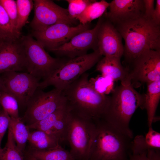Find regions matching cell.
Masks as SVG:
<instances>
[{
  "label": "cell",
  "instance_id": "1",
  "mask_svg": "<svg viewBox=\"0 0 160 160\" xmlns=\"http://www.w3.org/2000/svg\"><path fill=\"white\" fill-rule=\"evenodd\" d=\"M124 41L127 65L144 52L160 51V25L144 16L113 24Z\"/></svg>",
  "mask_w": 160,
  "mask_h": 160
},
{
  "label": "cell",
  "instance_id": "2",
  "mask_svg": "<svg viewBox=\"0 0 160 160\" xmlns=\"http://www.w3.org/2000/svg\"><path fill=\"white\" fill-rule=\"evenodd\" d=\"M111 93L106 109L101 119L133 139V133L129 127L130 121L138 108L143 109L144 95L136 90L129 81L121 82Z\"/></svg>",
  "mask_w": 160,
  "mask_h": 160
},
{
  "label": "cell",
  "instance_id": "3",
  "mask_svg": "<svg viewBox=\"0 0 160 160\" xmlns=\"http://www.w3.org/2000/svg\"><path fill=\"white\" fill-rule=\"evenodd\" d=\"M89 74L84 73L62 91L66 104L71 112L87 119L95 121L103 117L109 96L97 92L90 84Z\"/></svg>",
  "mask_w": 160,
  "mask_h": 160
},
{
  "label": "cell",
  "instance_id": "4",
  "mask_svg": "<svg viewBox=\"0 0 160 160\" xmlns=\"http://www.w3.org/2000/svg\"><path fill=\"white\" fill-rule=\"evenodd\" d=\"M95 121V130L89 160H124L132 139L101 119Z\"/></svg>",
  "mask_w": 160,
  "mask_h": 160
},
{
  "label": "cell",
  "instance_id": "5",
  "mask_svg": "<svg viewBox=\"0 0 160 160\" xmlns=\"http://www.w3.org/2000/svg\"><path fill=\"white\" fill-rule=\"evenodd\" d=\"M102 56L97 49L91 53L69 59L40 82L38 88L42 89L51 86L63 91L97 64Z\"/></svg>",
  "mask_w": 160,
  "mask_h": 160
},
{
  "label": "cell",
  "instance_id": "6",
  "mask_svg": "<svg viewBox=\"0 0 160 160\" xmlns=\"http://www.w3.org/2000/svg\"><path fill=\"white\" fill-rule=\"evenodd\" d=\"M20 40L24 53L26 72L39 80L47 78L66 60L51 56L31 34L22 35Z\"/></svg>",
  "mask_w": 160,
  "mask_h": 160
},
{
  "label": "cell",
  "instance_id": "7",
  "mask_svg": "<svg viewBox=\"0 0 160 160\" xmlns=\"http://www.w3.org/2000/svg\"><path fill=\"white\" fill-rule=\"evenodd\" d=\"M95 128L94 121L70 111L66 141L70 146V152L75 160H89Z\"/></svg>",
  "mask_w": 160,
  "mask_h": 160
},
{
  "label": "cell",
  "instance_id": "8",
  "mask_svg": "<svg viewBox=\"0 0 160 160\" xmlns=\"http://www.w3.org/2000/svg\"><path fill=\"white\" fill-rule=\"evenodd\" d=\"M66 105L62 91L54 88L47 92L38 88L29 99L23 117V122L29 125L44 119Z\"/></svg>",
  "mask_w": 160,
  "mask_h": 160
},
{
  "label": "cell",
  "instance_id": "9",
  "mask_svg": "<svg viewBox=\"0 0 160 160\" xmlns=\"http://www.w3.org/2000/svg\"><path fill=\"white\" fill-rule=\"evenodd\" d=\"M134 87L160 79V51H146L125 67Z\"/></svg>",
  "mask_w": 160,
  "mask_h": 160
},
{
  "label": "cell",
  "instance_id": "10",
  "mask_svg": "<svg viewBox=\"0 0 160 160\" xmlns=\"http://www.w3.org/2000/svg\"><path fill=\"white\" fill-rule=\"evenodd\" d=\"M34 14L31 22L32 31H40L58 23L70 26L77 23V20L69 16L67 9L62 7L50 0L33 1Z\"/></svg>",
  "mask_w": 160,
  "mask_h": 160
},
{
  "label": "cell",
  "instance_id": "11",
  "mask_svg": "<svg viewBox=\"0 0 160 160\" xmlns=\"http://www.w3.org/2000/svg\"><path fill=\"white\" fill-rule=\"evenodd\" d=\"M4 91L13 96L19 105H26L39 88V80L27 72L8 71L0 75Z\"/></svg>",
  "mask_w": 160,
  "mask_h": 160
},
{
  "label": "cell",
  "instance_id": "12",
  "mask_svg": "<svg viewBox=\"0 0 160 160\" xmlns=\"http://www.w3.org/2000/svg\"><path fill=\"white\" fill-rule=\"evenodd\" d=\"M89 28V23H79L71 26L63 23H58L41 31H32L31 35L49 51L67 42L77 34Z\"/></svg>",
  "mask_w": 160,
  "mask_h": 160
},
{
  "label": "cell",
  "instance_id": "13",
  "mask_svg": "<svg viewBox=\"0 0 160 160\" xmlns=\"http://www.w3.org/2000/svg\"><path fill=\"white\" fill-rule=\"evenodd\" d=\"M103 19L99 18L93 28L77 34L67 42L49 51L70 59L87 54L90 49H97V34Z\"/></svg>",
  "mask_w": 160,
  "mask_h": 160
},
{
  "label": "cell",
  "instance_id": "14",
  "mask_svg": "<svg viewBox=\"0 0 160 160\" xmlns=\"http://www.w3.org/2000/svg\"><path fill=\"white\" fill-rule=\"evenodd\" d=\"M122 39L113 24L103 18L97 34V49L100 54L104 57L121 58L124 50Z\"/></svg>",
  "mask_w": 160,
  "mask_h": 160
},
{
  "label": "cell",
  "instance_id": "15",
  "mask_svg": "<svg viewBox=\"0 0 160 160\" xmlns=\"http://www.w3.org/2000/svg\"><path fill=\"white\" fill-rule=\"evenodd\" d=\"M70 111L66 104L42 120L26 126L29 129L44 131L57 139L60 143L66 141Z\"/></svg>",
  "mask_w": 160,
  "mask_h": 160
},
{
  "label": "cell",
  "instance_id": "16",
  "mask_svg": "<svg viewBox=\"0 0 160 160\" xmlns=\"http://www.w3.org/2000/svg\"><path fill=\"white\" fill-rule=\"evenodd\" d=\"M109 11L104 14L112 24L144 15L143 0H113L109 3Z\"/></svg>",
  "mask_w": 160,
  "mask_h": 160
},
{
  "label": "cell",
  "instance_id": "17",
  "mask_svg": "<svg viewBox=\"0 0 160 160\" xmlns=\"http://www.w3.org/2000/svg\"><path fill=\"white\" fill-rule=\"evenodd\" d=\"M20 39L2 43L0 47V75L8 71H26L24 53Z\"/></svg>",
  "mask_w": 160,
  "mask_h": 160
},
{
  "label": "cell",
  "instance_id": "18",
  "mask_svg": "<svg viewBox=\"0 0 160 160\" xmlns=\"http://www.w3.org/2000/svg\"><path fill=\"white\" fill-rule=\"evenodd\" d=\"M121 59L116 57H104L97 63L96 70L100 72L102 75L111 78L114 82L130 81L128 71L122 65Z\"/></svg>",
  "mask_w": 160,
  "mask_h": 160
},
{
  "label": "cell",
  "instance_id": "19",
  "mask_svg": "<svg viewBox=\"0 0 160 160\" xmlns=\"http://www.w3.org/2000/svg\"><path fill=\"white\" fill-rule=\"evenodd\" d=\"M160 150V133L148 127L145 135H138L132 139L130 144L132 154L139 153L150 149Z\"/></svg>",
  "mask_w": 160,
  "mask_h": 160
},
{
  "label": "cell",
  "instance_id": "20",
  "mask_svg": "<svg viewBox=\"0 0 160 160\" xmlns=\"http://www.w3.org/2000/svg\"><path fill=\"white\" fill-rule=\"evenodd\" d=\"M143 109L146 110L148 127H152L156 119V112L160 99V79L147 84Z\"/></svg>",
  "mask_w": 160,
  "mask_h": 160
},
{
  "label": "cell",
  "instance_id": "21",
  "mask_svg": "<svg viewBox=\"0 0 160 160\" xmlns=\"http://www.w3.org/2000/svg\"><path fill=\"white\" fill-rule=\"evenodd\" d=\"M29 132L28 139L31 149L47 150L58 147L61 145L59 140L55 137L40 130Z\"/></svg>",
  "mask_w": 160,
  "mask_h": 160
},
{
  "label": "cell",
  "instance_id": "22",
  "mask_svg": "<svg viewBox=\"0 0 160 160\" xmlns=\"http://www.w3.org/2000/svg\"><path fill=\"white\" fill-rule=\"evenodd\" d=\"M21 32L14 27L4 8L0 5V41L2 43L20 39Z\"/></svg>",
  "mask_w": 160,
  "mask_h": 160
},
{
  "label": "cell",
  "instance_id": "23",
  "mask_svg": "<svg viewBox=\"0 0 160 160\" xmlns=\"http://www.w3.org/2000/svg\"><path fill=\"white\" fill-rule=\"evenodd\" d=\"M109 3L104 0H94L78 17L76 20L82 24L89 23L93 20L101 17L106 12Z\"/></svg>",
  "mask_w": 160,
  "mask_h": 160
},
{
  "label": "cell",
  "instance_id": "24",
  "mask_svg": "<svg viewBox=\"0 0 160 160\" xmlns=\"http://www.w3.org/2000/svg\"><path fill=\"white\" fill-rule=\"evenodd\" d=\"M8 129L12 133L18 148L24 152L30 132L26 125L20 117H10Z\"/></svg>",
  "mask_w": 160,
  "mask_h": 160
},
{
  "label": "cell",
  "instance_id": "25",
  "mask_svg": "<svg viewBox=\"0 0 160 160\" xmlns=\"http://www.w3.org/2000/svg\"><path fill=\"white\" fill-rule=\"evenodd\" d=\"M28 152L38 160H75L70 152L61 146L47 150L31 149Z\"/></svg>",
  "mask_w": 160,
  "mask_h": 160
},
{
  "label": "cell",
  "instance_id": "26",
  "mask_svg": "<svg viewBox=\"0 0 160 160\" xmlns=\"http://www.w3.org/2000/svg\"><path fill=\"white\" fill-rule=\"evenodd\" d=\"M1 160H25L24 152L17 148L12 135L8 129L6 145L2 148Z\"/></svg>",
  "mask_w": 160,
  "mask_h": 160
},
{
  "label": "cell",
  "instance_id": "27",
  "mask_svg": "<svg viewBox=\"0 0 160 160\" xmlns=\"http://www.w3.org/2000/svg\"><path fill=\"white\" fill-rule=\"evenodd\" d=\"M93 88L97 92L102 95H107L113 90L114 81L111 78L98 75L95 78L89 80Z\"/></svg>",
  "mask_w": 160,
  "mask_h": 160
},
{
  "label": "cell",
  "instance_id": "28",
  "mask_svg": "<svg viewBox=\"0 0 160 160\" xmlns=\"http://www.w3.org/2000/svg\"><path fill=\"white\" fill-rule=\"evenodd\" d=\"M19 105L17 100L12 95L5 91L2 93L0 97V105L11 118H20Z\"/></svg>",
  "mask_w": 160,
  "mask_h": 160
},
{
  "label": "cell",
  "instance_id": "29",
  "mask_svg": "<svg viewBox=\"0 0 160 160\" xmlns=\"http://www.w3.org/2000/svg\"><path fill=\"white\" fill-rule=\"evenodd\" d=\"M16 1L18 14L17 30L20 32L25 25L30 13L34 7L32 0H17Z\"/></svg>",
  "mask_w": 160,
  "mask_h": 160
},
{
  "label": "cell",
  "instance_id": "30",
  "mask_svg": "<svg viewBox=\"0 0 160 160\" xmlns=\"http://www.w3.org/2000/svg\"><path fill=\"white\" fill-rule=\"evenodd\" d=\"M94 0H66L68 4L67 9L69 17L76 20L78 17L87 6Z\"/></svg>",
  "mask_w": 160,
  "mask_h": 160
},
{
  "label": "cell",
  "instance_id": "31",
  "mask_svg": "<svg viewBox=\"0 0 160 160\" xmlns=\"http://www.w3.org/2000/svg\"><path fill=\"white\" fill-rule=\"evenodd\" d=\"M0 5L4 8L13 26L17 29L18 14L16 1L14 0H0Z\"/></svg>",
  "mask_w": 160,
  "mask_h": 160
},
{
  "label": "cell",
  "instance_id": "32",
  "mask_svg": "<svg viewBox=\"0 0 160 160\" xmlns=\"http://www.w3.org/2000/svg\"><path fill=\"white\" fill-rule=\"evenodd\" d=\"M129 160H160V150L150 149L129 156Z\"/></svg>",
  "mask_w": 160,
  "mask_h": 160
},
{
  "label": "cell",
  "instance_id": "33",
  "mask_svg": "<svg viewBox=\"0 0 160 160\" xmlns=\"http://www.w3.org/2000/svg\"><path fill=\"white\" fill-rule=\"evenodd\" d=\"M10 117L2 109L0 111V145L2 138L8 129Z\"/></svg>",
  "mask_w": 160,
  "mask_h": 160
},
{
  "label": "cell",
  "instance_id": "34",
  "mask_svg": "<svg viewBox=\"0 0 160 160\" xmlns=\"http://www.w3.org/2000/svg\"><path fill=\"white\" fill-rule=\"evenodd\" d=\"M144 7V15L145 17L151 19V16L155 7L154 1L153 0H143Z\"/></svg>",
  "mask_w": 160,
  "mask_h": 160
},
{
  "label": "cell",
  "instance_id": "35",
  "mask_svg": "<svg viewBox=\"0 0 160 160\" xmlns=\"http://www.w3.org/2000/svg\"><path fill=\"white\" fill-rule=\"evenodd\" d=\"M151 19L156 24L160 25V0L156 1V4Z\"/></svg>",
  "mask_w": 160,
  "mask_h": 160
},
{
  "label": "cell",
  "instance_id": "36",
  "mask_svg": "<svg viewBox=\"0 0 160 160\" xmlns=\"http://www.w3.org/2000/svg\"><path fill=\"white\" fill-rule=\"evenodd\" d=\"M25 160H38L35 157L28 152L25 154Z\"/></svg>",
  "mask_w": 160,
  "mask_h": 160
},
{
  "label": "cell",
  "instance_id": "37",
  "mask_svg": "<svg viewBox=\"0 0 160 160\" xmlns=\"http://www.w3.org/2000/svg\"><path fill=\"white\" fill-rule=\"evenodd\" d=\"M5 91L3 84L1 79L0 76V97L2 93Z\"/></svg>",
  "mask_w": 160,
  "mask_h": 160
},
{
  "label": "cell",
  "instance_id": "38",
  "mask_svg": "<svg viewBox=\"0 0 160 160\" xmlns=\"http://www.w3.org/2000/svg\"><path fill=\"white\" fill-rule=\"evenodd\" d=\"M1 150H2V148H1V146H0V160H1Z\"/></svg>",
  "mask_w": 160,
  "mask_h": 160
},
{
  "label": "cell",
  "instance_id": "39",
  "mask_svg": "<svg viewBox=\"0 0 160 160\" xmlns=\"http://www.w3.org/2000/svg\"><path fill=\"white\" fill-rule=\"evenodd\" d=\"M2 43H1L0 41V47H1V45L2 44Z\"/></svg>",
  "mask_w": 160,
  "mask_h": 160
},
{
  "label": "cell",
  "instance_id": "40",
  "mask_svg": "<svg viewBox=\"0 0 160 160\" xmlns=\"http://www.w3.org/2000/svg\"><path fill=\"white\" fill-rule=\"evenodd\" d=\"M1 109H2V108L0 105V111L1 110Z\"/></svg>",
  "mask_w": 160,
  "mask_h": 160
}]
</instances>
